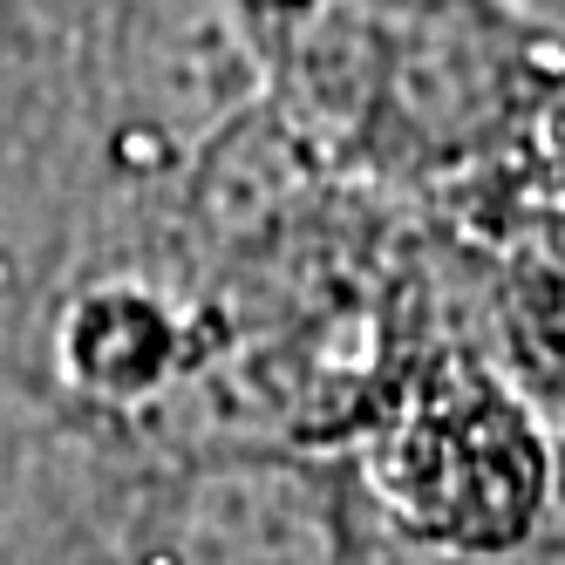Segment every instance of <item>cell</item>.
I'll return each mask as SVG.
<instances>
[{
	"label": "cell",
	"instance_id": "1",
	"mask_svg": "<svg viewBox=\"0 0 565 565\" xmlns=\"http://www.w3.org/2000/svg\"><path fill=\"white\" fill-rule=\"evenodd\" d=\"M409 504L436 532L504 545L532 532L545 504V443L518 402L483 382H457L409 429Z\"/></svg>",
	"mask_w": 565,
	"mask_h": 565
},
{
	"label": "cell",
	"instance_id": "2",
	"mask_svg": "<svg viewBox=\"0 0 565 565\" xmlns=\"http://www.w3.org/2000/svg\"><path fill=\"white\" fill-rule=\"evenodd\" d=\"M545 109H552V184H558V212H565V75H558V96Z\"/></svg>",
	"mask_w": 565,
	"mask_h": 565
}]
</instances>
